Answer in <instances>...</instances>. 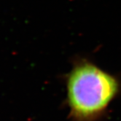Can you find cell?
<instances>
[{
  "label": "cell",
  "mask_w": 121,
  "mask_h": 121,
  "mask_svg": "<svg viewBox=\"0 0 121 121\" xmlns=\"http://www.w3.org/2000/svg\"><path fill=\"white\" fill-rule=\"evenodd\" d=\"M117 80L90 63L77 65L69 75L67 98L72 115L90 120L101 115L118 92Z\"/></svg>",
  "instance_id": "obj_1"
}]
</instances>
